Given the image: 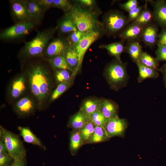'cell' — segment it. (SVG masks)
Masks as SVG:
<instances>
[{
    "label": "cell",
    "mask_w": 166,
    "mask_h": 166,
    "mask_svg": "<svg viewBox=\"0 0 166 166\" xmlns=\"http://www.w3.org/2000/svg\"><path fill=\"white\" fill-rule=\"evenodd\" d=\"M28 76L31 92L37 99L39 108L49 96L52 87V80L46 68L40 64L32 65L29 68Z\"/></svg>",
    "instance_id": "obj_1"
},
{
    "label": "cell",
    "mask_w": 166,
    "mask_h": 166,
    "mask_svg": "<svg viewBox=\"0 0 166 166\" xmlns=\"http://www.w3.org/2000/svg\"><path fill=\"white\" fill-rule=\"evenodd\" d=\"M67 13L77 30L84 33L104 31L103 23L99 20L97 13L93 10L76 4Z\"/></svg>",
    "instance_id": "obj_2"
},
{
    "label": "cell",
    "mask_w": 166,
    "mask_h": 166,
    "mask_svg": "<svg viewBox=\"0 0 166 166\" xmlns=\"http://www.w3.org/2000/svg\"><path fill=\"white\" fill-rule=\"evenodd\" d=\"M126 65V63L115 59L106 66L104 75L112 90L118 91L127 85L129 76L127 72Z\"/></svg>",
    "instance_id": "obj_3"
},
{
    "label": "cell",
    "mask_w": 166,
    "mask_h": 166,
    "mask_svg": "<svg viewBox=\"0 0 166 166\" xmlns=\"http://www.w3.org/2000/svg\"><path fill=\"white\" fill-rule=\"evenodd\" d=\"M55 31V28H50L38 31L35 37L26 43L21 49V54L28 57L43 55L49 41L53 38Z\"/></svg>",
    "instance_id": "obj_4"
},
{
    "label": "cell",
    "mask_w": 166,
    "mask_h": 166,
    "mask_svg": "<svg viewBox=\"0 0 166 166\" xmlns=\"http://www.w3.org/2000/svg\"><path fill=\"white\" fill-rule=\"evenodd\" d=\"M0 138L4 142L8 154L14 160L26 158V150L18 135L0 125Z\"/></svg>",
    "instance_id": "obj_5"
},
{
    "label": "cell",
    "mask_w": 166,
    "mask_h": 166,
    "mask_svg": "<svg viewBox=\"0 0 166 166\" xmlns=\"http://www.w3.org/2000/svg\"><path fill=\"white\" fill-rule=\"evenodd\" d=\"M105 32L114 36L122 31L129 23L128 18L119 11L112 10L105 14L102 23Z\"/></svg>",
    "instance_id": "obj_6"
},
{
    "label": "cell",
    "mask_w": 166,
    "mask_h": 166,
    "mask_svg": "<svg viewBox=\"0 0 166 166\" xmlns=\"http://www.w3.org/2000/svg\"><path fill=\"white\" fill-rule=\"evenodd\" d=\"M36 25L35 22L32 21L17 23L2 31L0 38L3 40H9L21 37L28 33Z\"/></svg>",
    "instance_id": "obj_7"
},
{
    "label": "cell",
    "mask_w": 166,
    "mask_h": 166,
    "mask_svg": "<svg viewBox=\"0 0 166 166\" xmlns=\"http://www.w3.org/2000/svg\"><path fill=\"white\" fill-rule=\"evenodd\" d=\"M100 32L85 33L78 42L73 47L78 56L79 63L77 74L80 69L85 55L90 46L99 37Z\"/></svg>",
    "instance_id": "obj_8"
},
{
    "label": "cell",
    "mask_w": 166,
    "mask_h": 166,
    "mask_svg": "<svg viewBox=\"0 0 166 166\" xmlns=\"http://www.w3.org/2000/svg\"><path fill=\"white\" fill-rule=\"evenodd\" d=\"M128 126V122L125 119L118 116L107 119L104 127L109 137H123Z\"/></svg>",
    "instance_id": "obj_9"
},
{
    "label": "cell",
    "mask_w": 166,
    "mask_h": 166,
    "mask_svg": "<svg viewBox=\"0 0 166 166\" xmlns=\"http://www.w3.org/2000/svg\"><path fill=\"white\" fill-rule=\"evenodd\" d=\"M10 2L12 13L17 23L33 21L29 14L26 0H13Z\"/></svg>",
    "instance_id": "obj_10"
},
{
    "label": "cell",
    "mask_w": 166,
    "mask_h": 166,
    "mask_svg": "<svg viewBox=\"0 0 166 166\" xmlns=\"http://www.w3.org/2000/svg\"><path fill=\"white\" fill-rule=\"evenodd\" d=\"M69 45L67 41L61 38H56L48 44L44 53L49 58L57 56H64Z\"/></svg>",
    "instance_id": "obj_11"
},
{
    "label": "cell",
    "mask_w": 166,
    "mask_h": 166,
    "mask_svg": "<svg viewBox=\"0 0 166 166\" xmlns=\"http://www.w3.org/2000/svg\"><path fill=\"white\" fill-rule=\"evenodd\" d=\"M153 7V19L162 29L166 28V1H151Z\"/></svg>",
    "instance_id": "obj_12"
},
{
    "label": "cell",
    "mask_w": 166,
    "mask_h": 166,
    "mask_svg": "<svg viewBox=\"0 0 166 166\" xmlns=\"http://www.w3.org/2000/svg\"><path fill=\"white\" fill-rule=\"evenodd\" d=\"M144 28L132 22L121 31L120 38L124 41H138L139 38H141Z\"/></svg>",
    "instance_id": "obj_13"
},
{
    "label": "cell",
    "mask_w": 166,
    "mask_h": 166,
    "mask_svg": "<svg viewBox=\"0 0 166 166\" xmlns=\"http://www.w3.org/2000/svg\"><path fill=\"white\" fill-rule=\"evenodd\" d=\"M159 34L157 26L150 23L144 28L141 37L142 40L146 45L152 48L156 44Z\"/></svg>",
    "instance_id": "obj_14"
},
{
    "label": "cell",
    "mask_w": 166,
    "mask_h": 166,
    "mask_svg": "<svg viewBox=\"0 0 166 166\" xmlns=\"http://www.w3.org/2000/svg\"><path fill=\"white\" fill-rule=\"evenodd\" d=\"M36 109L34 101L29 97L20 99L16 103L14 109L17 114L20 116H26L33 113Z\"/></svg>",
    "instance_id": "obj_15"
},
{
    "label": "cell",
    "mask_w": 166,
    "mask_h": 166,
    "mask_svg": "<svg viewBox=\"0 0 166 166\" xmlns=\"http://www.w3.org/2000/svg\"><path fill=\"white\" fill-rule=\"evenodd\" d=\"M99 110L107 119L118 116V105L115 101L109 99H101Z\"/></svg>",
    "instance_id": "obj_16"
},
{
    "label": "cell",
    "mask_w": 166,
    "mask_h": 166,
    "mask_svg": "<svg viewBox=\"0 0 166 166\" xmlns=\"http://www.w3.org/2000/svg\"><path fill=\"white\" fill-rule=\"evenodd\" d=\"M29 14L31 20L36 24L39 22L45 11L38 3L37 0H26Z\"/></svg>",
    "instance_id": "obj_17"
},
{
    "label": "cell",
    "mask_w": 166,
    "mask_h": 166,
    "mask_svg": "<svg viewBox=\"0 0 166 166\" xmlns=\"http://www.w3.org/2000/svg\"><path fill=\"white\" fill-rule=\"evenodd\" d=\"M20 136L26 143L37 145L45 150L46 147L40 140L35 135L28 127L19 126L18 127Z\"/></svg>",
    "instance_id": "obj_18"
},
{
    "label": "cell",
    "mask_w": 166,
    "mask_h": 166,
    "mask_svg": "<svg viewBox=\"0 0 166 166\" xmlns=\"http://www.w3.org/2000/svg\"><path fill=\"white\" fill-rule=\"evenodd\" d=\"M101 102V99H87L82 103L79 110L89 119L93 114L99 110Z\"/></svg>",
    "instance_id": "obj_19"
},
{
    "label": "cell",
    "mask_w": 166,
    "mask_h": 166,
    "mask_svg": "<svg viewBox=\"0 0 166 166\" xmlns=\"http://www.w3.org/2000/svg\"><path fill=\"white\" fill-rule=\"evenodd\" d=\"M75 77L77 74L79 60L78 54L74 48L69 45L63 56Z\"/></svg>",
    "instance_id": "obj_20"
},
{
    "label": "cell",
    "mask_w": 166,
    "mask_h": 166,
    "mask_svg": "<svg viewBox=\"0 0 166 166\" xmlns=\"http://www.w3.org/2000/svg\"><path fill=\"white\" fill-rule=\"evenodd\" d=\"M128 42L125 47V51L129 54L132 61L137 64L140 62V58L143 52L142 47L138 41Z\"/></svg>",
    "instance_id": "obj_21"
},
{
    "label": "cell",
    "mask_w": 166,
    "mask_h": 166,
    "mask_svg": "<svg viewBox=\"0 0 166 166\" xmlns=\"http://www.w3.org/2000/svg\"><path fill=\"white\" fill-rule=\"evenodd\" d=\"M124 41L114 42L108 44L101 45L100 47L105 49L112 56L114 57L117 60L121 61V53L125 51Z\"/></svg>",
    "instance_id": "obj_22"
},
{
    "label": "cell",
    "mask_w": 166,
    "mask_h": 166,
    "mask_svg": "<svg viewBox=\"0 0 166 166\" xmlns=\"http://www.w3.org/2000/svg\"><path fill=\"white\" fill-rule=\"evenodd\" d=\"M138 70L137 81L141 83L148 78L156 79L159 76L158 70L144 65L139 62L136 64Z\"/></svg>",
    "instance_id": "obj_23"
},
{
    "label": "cell",
    "mask_w": 166,
    "mask_h": 166,
    "mask_svg": "<svg viewBox=\"0 0 166 166\" xmlns=\"http://www.w3.org/2000/svg\"><path fill=\"white\" fill-rule=\"evenodd\" d=\"M89 121V119L79 110L70 117L67 125L73 130H79Z\"/></svg>",
    "instance_id": "obj_24"
},
{
    "label": "cell",
    "mask_w": 166,
    "mask_h": 166,
    "mask_svg": "<svg viewBox=\"0 0 166 166\" xmlns=\"http://www.w3.org/2000/svg\"><path fill=\"white\" fill-rule=\"evenodd\" d=\"M26 89V82L25 77L20 76L12 82L10 91L12 97H18L25 91Z\"/></svg>",
    "instance_id": "obj_25"
},
{
    "label": "cell",
    "mask_w": 166,
    "mask_h": 166,
    "mask_svg": "<svg viewBox=\"0 0 166 166\" xmlns=\"http://www.w3.org/2000/svg\"><path fill=\"white\" fill-rule=\"evenodd\" d=\"M84 144L79 130H73L70 136L69 148L71 154L75 155L80 148Z\"/></svg>",
    "instance_id": "obj_26"
},
{
    "label": "cell",
    "mask_w": 166,
    "mask_h": 166,
    "mask_svg": "<svg viewBox=\"0 0 166 166\" xmlns=\"http://www.w3.org/2000/svg\"><path fill=\"white\" fill-rule=\"evenodd\" d=\"M58 26L59 31L63 34L70 33L78 30L74 23L66 13L60 20Z\"/></svg>",
    "instance_id": "obj_27"
},
{
    "label": "cell",
    "mask_w": 166,
    "mask_h": 166,
    "mask_svg": "<svg viewBox=\"0 0 166 166\" xmlns=\"http://www.w3.org/2000/svg\"><path fill=\"white\" fill-rule=\"evenodd\" d=\"M109 139L104 127L96 126L93 134L86 144L102 142L108 140Z\"/></svg>",
    "instance_id": "obj_28"
},
{
    "label": "cell",
    "mask_w": 166,
    "mask_h": 166,
    "mask_svg": "<svg viewBox=\"0 0 166 166\" xmlns=\"http://www.w3.org/2000/svg\"><path fill=\"white\" fill-rule=\"evenodd\" d=\"M144 6L139 16L134 21L136 23L143 27L150 23L153 18L152 12L147 8L146 4Z\"/></svg>",
    "instance_id": "obj_29"
},
{
    "label": "cell",
    "mask_w": 166,
    "mask_h": 166,
    "mask_svg": "<svg viewBox=\"0 0 166 166\" xmlns=\"http://www.w3.org/2000/svg\"><path fill=\"white\" fill-rule=\"evenodd\" d=\"M55 81L58 84L74 80L75 77L73 73L68 70L56 69L54 72Z\"/></svg>",
    "instance_id": "obj_30"
},
{
    "label": "cell",
    "mask_w": 166,
    "mask_h": 166,
    "mask_svg": "<svg viewBox=\"0 0 166 166\" xmlns=\"http://www.w3.org/2000/svg\"><path fill=\"white\" fill-rule=\"evenodd\" d=\"M47 60L55 69H67L72 72L63 56H57L48 58Z\"/></svg>",
    "instance_id": "obj_31"
},
{
    "label": "cell",
    "mask_w": 166,
    "mask_h": 166,
    "mask_svg": "<svg viewBox=\"0 0 166 166\" xmlns=\"http://www.w3.org/2000/svg\"><path fill=\"white\" fill-rule=\"evenodd\" d=\"M74 80L58 84L52 93L50 99L52 102L58 98L72 85Z\"/></svg>",
    "instance_id": "obj_32"
},
{
    "label": "cell",
    "mask_w": 166,
    "mask_h": 166,
    "mask_svg": "<svg viewBox=\"0 0 166 166\" xmlns=\"http://www.w3.org/2000/svg\"><path fill=\"white\" fill-rule=\"evenodd\" d=\"M140 62L144 65L159 71L158 62L155 58L146 52H143L140 58Z\"/></svg>",
    "instance_id": "obj_33"
},
{
    "label": "cell",
    "mask_w": 166,
    "mask_h": 166,
    "mask_svg": "<svg viewBox=\"0 0 166 166\" xmlns=\"http://www.w3.org/2000/svg\"><path fill=\"white\" fill-rule=\"evenodd\" d=\"M95 126L89 121L82 128L79 130L84 144H86L93 134Z\"/></svg>",
    "instance_id": "obj_34"
},
{
    "label": "cell",
    "mask_w": 166,
    "mask_h": 166,
    "mask_svg": "<svg viewBox=\"0 0 166 166\" xmlns=\"http://www.w3.org/2000/svg\"><path fill=\"white\" fill-rule=\"evenodd\" d=\"M89 120L95 127H104L107 119L99 110H98L93 114L89 117Z\"/></svg>",
    "instance_id": "obj_35"
},
{
    "label": "cell",
    "mask_w": 166,
    "mask_h": 166,
    "mask_svg": "<svg viewBox=\"0 0 166 166\" xmlns=\"http://www.w3.org/2000/svg\"><path fill=\"white\" fill-rule=\"evenodd\" d=\"M73 5L67 0H53L51 8L61 9L65 13L69 12L73 8Z\"/></svg>",
    "instance_id": "obj_36"
},
{
    "label": "cell",
    "mask_w": 166,
    "mask_h": 166,
    "mask_svg": "<svg viewBox=\"0 0 166 166\" xmlns=\"http://www.w3.org/2000/svg\"><path fill=\"white\" fill-rule=\"evenodd\" d=\"M85 33L78 30L70 33L67 38V41L69 45L74 47Z\"/></svg>",
    "instance_id": "obj_37"
},
{
    "label": "cell",
    "mask_w": 166,
    "mask_h": 166,
    "mask_svg": "<svg viewBox=\"0 0 166 166\" xmlns=\"http://www.w3.org/2000/svg\"><path fill=\"white\" fill-rule=\"evenodd\" d=\"M156 51L155 58L157 61L166 62V46L162 45L157 46Z\"/></svg>",
    "instance_id": "obj_38"
},
{
    "label": "cell",
    "mask_w": 166,
    "mask_h": 166,
    "mask_svg": "<svg viewBox=\"0 0 166 166\" xmlns=\"http://www.w3.org/2000/svg\"><path fill=\"white\" fill-rule=\"evenodd\" d=\"M138 6V3L137 0H129L120 4V6L122 9L128 12L136 8Z\"/></svg>",
    "instance_id": "obj_39"
},
{
    "label": "cell",
    "mask_w": 166,
    "mask_h": 166,
    "mask_svg": "<svg viewBox=\"0 0 166 166\" xmlns=\"http://www.w3.org/2000/svg\"><path fill=\"white\" fill-rule=\"evenodd\" d=\"M143 8V6H138L136 8L129 11L128 17V23L134 21L139 16Z\"/></svg>",
    "instance_id": "obj_40"
},
{
    "label": "cell",
    "mask_w": 166,
    "mask_h": 166,
    "mask_svg": "<svg viewBox=\"0 0 166 166\" xmlns=\"http://www.w3.org/2000/svg\"><path fill=\"white\" fill-rule=\"evenodd\" d=\"M14 160L7 152L0 154V166H10Z\"/></svg>",
    "instance_id": "obj_41"
},
{
    "label": "cell",
    "mask_w": 166,
    "mask_h": 166,
    "mask_svg": "<svg viewBox=\"0 0 166 166\" xmlns=\"http://www.w3.org/2000/svg\"><path fill=\"white\" fill-rule=\"evenodd\" d=\"M78 5L84 8L93 10L95 1L93 0H78L75 1Z\"/></svg>",
    "instance_id": "obj_42"
},
{
    "label": "cell",
    "mask_w": 166,
    "mask_h": 166,
    "mask_svg": "<svg viewBox=\"0 0 166 166\" xmlns=\"http://www.w3.org/2000/svg\"><path fill=\"white\" fill-rule=\"evenodd\" d=\"M156 45L157 46H166V28L162 29L159 34Z\"/></svg>",
    "instance_id": "obj_43"
},
{
    "label": "cell",
    "mask_w": 166,
    "mask_h": 166,
    "mask_svg": "<svg viewBox=\"0 0 166 166\" xmlns=\"http://www.w3.org/2000/svg\"><path fill=\"white\" fill-rule=\"evenodd\" d=\"M42 8L45 11L51 8L53 0H37Z\"/></svg>",
    "instance_id": "obj_44"
},
{
    "label": "cell",
    "mask_w": 166,
    "mask_h": 166,
    "mask_svg": "<svg viewBox=\"0 0 166 166\" xmlns=\"http://www.w3.org/2000/svg\"><path fill=\"white\" fill-rule=\"evenodd\" d=\"M163 75V81L165 87L166 88V63L164 64L159 69Z\"/></svg>",
    "instance_id": "obj_45"
},
{
    "label": "cell",
    "mask_w": 166,
    "mask_h": 166,
    "mask_svg": "<svg viewBox=\"0 0 166 166\" xmlns=\"http://www.w3.org/2000/svg\"><path fill=\"white\" fill-rule=\"evenodd\" d=\"M26 159L22 160H14L10 166H26Z\"/></svg>",
    "instance_id": "obj_46"
},
{
    "label": "cell",
    "mask_w": 166,
    "mask_h": 166,
    "mask_svg": "<svg viewBox=\"0 0 166 166\" xmlns=\"http://www.w3.org/2000/svg\"><path fill=\"white\" fill-rule=\"evenodd\" d=\"M7 152L5 145L1 139H0V154ZM8 153V152H7Z\"/></svg>",
    "instance_id": "obj_47"
}]
</instances>
